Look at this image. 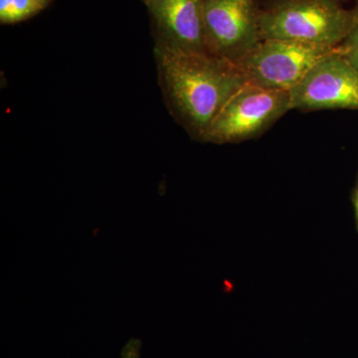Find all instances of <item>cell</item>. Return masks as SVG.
Masks as SVG:
<instances>
[{"label":"cell","instance_id":"obj_1","mask_svg":"<svg viewBox=\"0 0 358 358\" xmlns=\"http://www.w3.org/2000/svg\"><path fill=\"white\" fill-rule=\"evenodd\" d=\"M155 57L169 109L201 141L231 96L247 83L239 66L209 52L155 46Z\"/></svg>","mask_w":358,"mask_h":358},{"label":"cell","instance_id":"obj_2","mask_svg":"<svg viewBox=\"0 0 358 358\" xmlns=\"http://www.w3.org/2000/svg\"><path fill=\"white\" fill-rule=\"evenodd\" d=\"M355 13L338 0H275L259 11L262 40H288L334 48L352 29Z\"/></svg>","mask_w":358,"mask_h":358},{"label":"cell","instance_id":"obj_3","mask_svg":"<svg viewBox=\"0 0 358 358\" xmlns=\"http://www.w3.org/2000/svg\"><path fill=\"white\" fill-rule=\"evenodd\" d=\"M289 110H292L289 92L247 82L223 106L202 141L223 145L250 140Z\"/></svg>","mask_w":358,"mask_h":358},{"label":"cell","instance_id":"obj_4","mask_svg":"<svg viewBox=\"0 0 358 358\" xmlns=\"http://www.w3.org/2000/svg\"><path fill=\"white\" fill-rule=\"evenodd\" d=\"M336 49L288 40H262L237 65L249 83L289 93L320 59Z\"/></svg>","mask_w":358,"mask_h":358},{"label":"cell","instance_id":"obj_5","mask_svg":"<svg viewBox=\"0 0 358 358\" xmlns=\"http://www.w3.org/2000/svg\"><path fill=\"white\" fill-rule=\"evenodd\" d=\"M207 51L238 64L262 41L256 0H203Z\"/></svg>","mask_w":358,"mask_h":358},{"label":"cell","instance_id":"obj_6","mask_svg":"<svg viewBox=\"0 0 358 358\" xmlns=\"http://www.w3.org/2000/svg\"><path fill=\"white\" fill-rule=\"evenodd\" d=\"M338 47L289 92L291 110H358V71L341 55Z\"/></svg>","mask_w":358,"mask_h":358},{"label":"cell","instance_id":"obj_7","mask_svg":"<svg viewBox=\"0 0 358 358\" xmlns=\"http://www.w3.org/2000/svg\"><path fill=\"white\" fill-rule=\"evenodd\" d=\"M145 6L155 46L176 51L208 52L203 0H150Z\"/></svg>","mask_w":358,"mask_h":358},{"label":"cell","instance_id":"obj_8","mask_svg":"<svg viewBox=\"0 0 358 358\" xmlns=\"http://www.w3.org/2000/svg\"><path fill=\"white\" fill-rule=\"evenodd\" d=\"M52 0H0V22L16 24L30 20L50 6Z\"/></svg>","mask_w":358,"mask_h":358},{"label":"cell","instance_id":"obj_9","mask_svg":"<svg viewBox=\"0 0 358 358\" xmlns=\"http://www.w3.org/2000/svg\"><path fill=\"white\" fill-rule=\"evenodd\" d=\"M355 20L348 36L338 45L341 55L348 61L358 71V4L353 9Z\"/></svg>","mask_w":358,"mask_h":358},{"label":"cell","instance_id":"obj_10","mask_svg":"<svg viewBox=\"0 0 358 358\" xmlns=\"http://www.w3.org/2000/svg\"><path fill=\"white\" fill-rule=\"evenodd\" d=\"M141 339L131 338L122 348L121 358H141Z\"/></svg>","mask_w":358,"mask_h":358},{"label":"cell","instance_id":"obj_11","mask_svg":"<svg viewBox=\"0 0 358 358\" xmlns=\"http://www.w3.org/2000/svg\"><path fill=\"white\" fill-rule=\"evenodd\" d=\"M352 200L353 209H355V226H357V230L358 232V176L357 183H355V188H353L352 190Z\"/></svg>","mask_w":358,"mask_h":358},{"label":"cell","instance_id":"obj_12","mask_svg":"<svg viewBox=\"0 0 358 358\" xmlns=\"http://www.w3.org/2000/svg\"><path fill=\"white\" fill-rule=\"evenodd\" d=\"M141 1H143V3L147 4L148 2L150 1V0H141Z\"/></svg>","mask_w":358,"mask_h":358},{"label":"cell","instance_id":"obj_13","mask_svg":"<svg viewBox=\"0 0 358 358\" xmlns=\"http://www.w3.org/2000/svg\"><path fill=\"white\" fill-rule=\"evenodd\" d=\"M338 1L341 2V0H338Z\"/></svg>","mask_w":358,"mask_h":358}]
</instances>
